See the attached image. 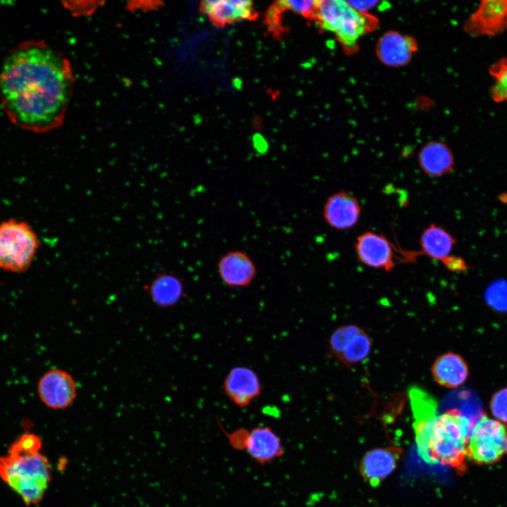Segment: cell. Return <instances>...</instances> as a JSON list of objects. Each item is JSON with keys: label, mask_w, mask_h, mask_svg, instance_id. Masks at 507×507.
Returning a JSON list of instances; mask_svg holds the SVG:
<instances>
[{"label": "cell", "mask_w": 507, "mask_h": 507, "mask_svg": "<svg viewBox=\"0 0 507 507\" xmlns=\"http://www.w3.org/2000/svg\"><path fill=\"white\" fill-rule=\"evenodd\" d=\"M401 453L400 447L394 446L368 451L359 464L361 477L372 487L380 485L394 472Z\"/></svg>", "instance_id": "obj_12"}, {"label": "cell", "mask_w": 507, "mask_h": 507, "mask_svg": "<svg viewBox=\"0 0 507 507\" xmlns=\"http://www.w3.org/2000/svg\"><path fill=\"white\" fill-rule=\"evenodd\" d=\"M418 165L421 170L430 177H441L453 169L454 156L445 143L432 141L419 151Z\"/></svg>", "instance_id": "obj_17"}, {"label": "cell", "mask_w": 507, "mask_h": 507, "mask_svg": "<svg viewBox=\"0 0 507 507\" xmlns=\"http://www.w3.org/2000/svg\"><path fill=\"white\" fill-rule=\"evenodd\" d=\"M0 477L27 505L39 503L51 479V466L39 451L9 448L0 457Z\"/></svg>", "instance_id": "obj_3"}, {"label": "cell", "mask_w": 507, "mask_h": 507, "mask_svg": "<svg viewBox=\"0 0 507 507\" xmlns=\"http://www.w3.org/2000/svg\"><path fill=\"white\" fill-rule=\"evenodd\" d=\"M202 11L214 23L223 25L254 17L253 4L250 1H206Z\"/></svg>", "instance_id": "obj_18"}, {"label": "cell", "mask_w": 507, "mask_h": 507, "mask_svg": "<svg viewBox=\"0 0 507 507\" xmlns=\"http://www.w3.org/2000/svg\"><path fill=\"white\" fill-rule=\"evenodd\" d=\"M40 246L29 223L11 218L0 222V270L15 274L27 271Z\"/></svg>", "instance_id": "obj_4"}, {"label": "cell", "mask_w": 507, "mask_h": 507, "mask_svg": "<svg viewBox=\"0 0 507 507\" xmlns=\"http://www.w3.org/2000/svg\"><path fill=\"white\" fill-rule=\"evenodd\" d=\"M488 303L499 310L507 309V283L497 282L493 284L487 292Z\"/></svg>", "instance_id": "obj_25"}, {"label": "cell", "mask_w": 507, "mask_h": 507, "mask_svg": "<svg viewBox=\"0 0 507 507\" xmlns=\"http://www.w3.org/2000/svg\"><path fill=\"white\" fill-rule=\"evenodd\" d=\"M418 455L430 464L465 472L467 447L473 425L456 409L437 414V403L421 401L411 407Z\"/></svg>", "instance_id": "obj_2"}, {"label": "cell", "mask_w": 507, "mask_h": 507, "mask_svg": "<svg viewBox=\"0 0 507 507\" xmlns=\"http://www.w3.org/2000/svg\"><path fill=\"white\" fill-rule=\"evenodd\" d=\"M39 400L52 410L69 407L76 399L77 387L73 377L60 368L50 369L44 373L37 384Z\"/></svg>", "instance_id": "obj_7"}, {"label": "cell", "mask_w": 507, "mask_h": 507, "mask_svg": "<svg viewBox=\"0 0 507 507\" xmlns=\"http://www.w3.org/2000/svg\"><path fill=\"white\" fill-rule=\"evenodd\" d=\"M363 329L356 325H342L334 330L329 339V349L336 358L342 354L349 342Z\"/></svg>", "instance_id": "obj_22"}, {"label": "cell", "mask_w": 507, "mask_h": 507, "mask_svg": "<svg viewBox=\"0 0 507 507\" xmlns=\"http://www.w3.org/2000/svg\"><path fill=\"white\" fill-rule=\"evenodd\" d=\"M489 408L496 420L507 425V387L497 390L492 396Z\"/></svg>", "instance_id": "obj_23"}, {"label": "cell", "mask_w": 507, "mask_h": 507, "mask_svg": "<svg viewBox=\"0 0 507 507\" xmlns=\"http://www.w3.org/2000/svg\"><path fill=\"white\" fill-rule=\"evenodd\" d=\"M473 37L496 36L507 30V0L482 1L464 24Z\"/></svg>", "instance_id": "obj_9"}, {"label": "cell", "mask_w": 507, "mask_h": 507, "mask_svg": "<svg viewBox=\"0 0 507 507\" xmlns=\"http://www.w3.org/2000/svg\"><path fill=\"white\" fill-rule=\"evenodd\" d=\"M244 451L261 465L269 464L284 453L280 436L268 426H256L247 430Z\"/></svg>", "instance_id": "obj_13"}, {"label": "cell", "mask_w": 507, "mask_h": 507, "mask_svg": "<svg viewBox=\"0 0 507 507\" xmlns=\"http://www.w3.org/2000/svg\"><path fill=\"white\" fill-rule=\"evenodd\" d=\"M219 276L231 288L250 285L256 277V266L251 258L240 250H230L221 255L217 263Z\"/></svg>", "instance_id": "obj_14"}, {"label": "cell", "mask_w": 507, "mask_h": 507, "mask_svg": "<svg viewBox=\"0 0 507 507\" xmlns=\"http://www.w3.org/2000/svg\"><path fill=\"white\" fill-rule=\"evenodd\" d=\"M432 375L440 386L456 389L468 380L469 369L465 359L459 354L446 352L439 356L432 366Z\"/></svg>", "instance_id": "obj_16"}, {"label": "cell", "mask_w": 507, "mask_h": 507, "mask_svg": "<svg viewBox=\"0 0 507 507\" xmlns=\"http://www.w3.org/2000/svg\"><path fill=\"white\" fill-rule=\"evenodd\" d=\"M490 94L496 102H507V84L494 83L491 89Z\"/></svg>", "instance_id": "obj_29"}, {"label": "cell", "mask_w": 507, "mask_h": 507, "mask_svg": "<svg viewBox=\"0 0 507 507\" xmlns=\"http://www.w3.org/2000/svg\"><path fill=\"white\" fill-rule=\"evenodd\" d=\"M152 301L161 308H168L177 304L184 296L182 281L170 273L158 275L148 287Z\"/></svg>", "instance_id": "obj_20"}, {"label": "cell", "mask_w": 507, "mask_h": 507, "mask_svg": "<svg viewBox=\"0 0 507 507\" xmlns=\"http://www.w3.org/2000/svg\"><path fill=\"white\" fill-rule=\"evenodd\" d=\"M441 262L449 270L452 272L459 273L468 269L465 261L458 256L450 255Z\"/></svg>", "instance_id": "obj_28"}, {"label": "cell", "mask_w": 507, "mask_h": 507, "mask_svg": "<svg viewBox=\"0 0 507 507\" xmlns=\"http://www.w3.org/2000/svg\"><path fill=\"white\" fill-rule=\"evenodd\" d=\"M315 18L321 28L334 33L349 50H353L358 41L377 25L372 16L343 0L318 1Z\"/></svg>", "instance_id": "obj_5"}, {"label": "cell", "mask_w": 507, "mask_h": 507, "mask_svg": "<svg viewBox=\"0 0 507 507\" xmlns=\"http://www.w3.org/2000/svg\"><path fill=\"white\" fill-rule=\"evenodd\" d=\"M348 2L356 10L363 13H367L380 3L377 1H348Z\"/></svg>", "instance_id": "obj_30"}, {"label": "cell", "mask_w": 507, "mask_h": 507, "mask_svg": "<svg viewBox=\"0 0 507 507\" xmlns=\"http://www.w3.org/2000/svg\"><path fill=\"white\" fill-rule=\"evenodd\" d=\"M417 49L418 44L414 38L394 30L383 33L379 37L375 46L379 61L392 68L407 65Z\"/></svg>", "instance_id": "obj_15"}, {"label": "cell", "mask_w": 507, "mask_h": 507, "mask_svg": "<svg viewBox=\"0 0 507 507\" xmlns=\"http://www.w3.org/2000/svg\"><path fill=\"white\" fill-rule=\"evenodd\" d=\"M371 350V339L363 330L349 342L338 360L346 365L357 364L365 360Z\"/></svg>", "instance_id": "obj_21"}, {"label": "cell", "mask_w": 507, "mask_h": 507, "mask_svg": "<svg viewBox=\"0 0 507 507\" xmlns=\"http://www.w3.org/2000/svg\"><path fill=\"white\" fill-rule=\"evenodd\" d=\"M489 73L496 83L507 84V58H503L494 63L489 68Z\"/></svg>", "instance_id": "obj_27"}, {"label": "cell", "mask_w": 507, "mask_h": 507, "mask_svg": "<svg viewBox=\"0 0 507 507\" xmlns=\"http://www.w3.org/2000/svg\"><path fill=\"white\" fill-rule=\"evenodd\" d=\"M73 85L68 59L39 40L17 45L0 68V99L6 115L13 125L35 133L62 124Z\"/></svg>", "instance_id": "obj_1"}, {"label": "cell", "mask_w": 507, "mask_h": 507, "mask_svg": "<svg viewBox=\"0 0 507 507\" xmlns=\"http://www.w3.org/2000/svg\"><path fill=\"white\" fill-rule=\"evenodd\" d=\"M361 216L358 199L344 189L328 196L323 208V217L332 228L343 231L353 227Z\"/></svg>", "instance_id": "obj_11"}, {"label": "cell", "mask_w": 507, "mask_h": 507, "mask_svg": "<svg viewBox=\"0 0 507 507\" xmlns=\"http://www.w3.org/2000/svg\"><path fill=\"white\" fill-rule=\"evenodd\" d=\"M507 456V427L482 416L473 425L467 447V457L478 465L496 463Z\"/></svg>", "instance_id": "obj_6"}, {"label": "cell", "mask_w": 507, "mask_h": 507, "mask_svg": "<svg viewBox=\"0 0 507 507\" xmlns=\"http://www.w3.org/2000/svg\"><path fill=\"white\" fill-rule=\"evenodd\" d=\"M223 389L233 404L244 408L261 396L263 385L254 370L240 365L229 370L223 380Z\"/></svg>", "instance_id": "obj_10"}, {"label": "cell", "mask_w": 507, "mask_h": 507, "mask_svg": "<svg viewBox=\"0 0 507 507\" xmlns=\"http://www.w3.org/2000/svg\"><path fill=\"white\" fill-rule=\"evenodd\" d=\"M318 1H281L277 2L280 9H287L304 17L315 18Z\"/></svg>", "instance_id": "obj_24"}, {"label": "cell", "mask_w": 507, "mask_h": 507, "mask_svg": "<svg viewBox=\"0 0 507 507\" xmlns=\"http://www.w3.org/2000/svg\"><path fill=\"white\" fill-rule=\"evenodd\" d=\"M456 243L454 237L444 227L431 223L420 237L419 254L442 261L451 255Z\"/></svg>", "instance_id": "obj_19"}, {"label": "cell", "mask_w": 507, "mask_h": 507, "mask_svg": "<svg viewBox=\"0 0 507 507\" xmlns=\"http://www.w3.org/2000/svg\"><path fill=\"white\" fill-rule=\"evenodd\" d=\"M358 262L375 269L392 271L395 266L394 246L382 234L365 231L358 235L354 243Z\"/></svg>", "instance_id": "obj_8"}, {"label": "cell", "mask_w": 507, "mask_h": 507, "mask_svg": "<svg viewBox=\"0 0 507 507\" xmlns=\"http://www.w3.org/2000/svg\"><path fill=\"white\" fill-rule=\"evenodd\" d=\"M42 445V439L39 436L33 433H24L17 438L10 447L21 451L38 452Z\"/></svg>", "instance_id": "obj_26"}]
</instances>
